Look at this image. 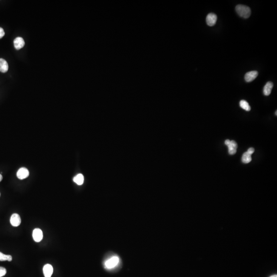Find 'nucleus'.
Segmentation results:
<instances>
[{
	"instance_id": "obj_12",
	"label": "nucleus",
	"mask_w": 277,
	"mask_h": 277,
	"mask_svg": "<svg viewBox=\"0 0 277 277\" xmlns=\"http://www.w3.org/2000/svg\"><path fill=\"white\" fill-rule=\"evenodd\" d=\"M8 67L6 61L3 59H0V71L3 73H6L8 71Z\"/></svg>"
},
{
	"instance_id": "obj_11",
	"label": "nucleus",
	"mask_w": 277,
	"mask_h": 277,
	"mask_svg": "<svg viewBox=\"0 0 277 277\" xmlns=\"http://www.w3.org/2000/svg\"><path fill=\"white\" fill-rule=\"evenodd\" d=\"M274 84L271 82H268L265 85L263 89V93L265 96H268L271 94Z\"/></svg>"
},
{
	"instance_id": "obj_13",
	"label": "nucleus",
	"mask_w": 277,
	"mask_h": 277,
	"mask_svg": "<svg viewBox=\"0 0 277 277\" xmlns=\"http://www.w3.org/2000/svg\"><path fill=\"white\" fill-rule=\"evenodd\" d=\"M73 181H74V182L76 183V184L77 185H81L83 184L84 181L83 175L81 173L78 174L76 176H74L73 179Z\"/></svg>"
},
{
	"instance_id": "obj_8",
	"label": "nucleus",
	"mask_w": 277,
	"mask_h": 277,
	"mask_svg": "<svg viewBox=\"0 0 277 277\" xmlns=\"http://www.w3.org/2000/svg\"><path fill=\"white\" fill-rule=\"evenodd\" d=\"M258 75V73L257 71H251L246 73L245 74V80L247 82H251L257 77Z\"/></svg>"
},
{
	"instance_id": "obj_17",
	"label": "nucleus",
	"mask_w": 277,
	"mask_h": 277,
	"mask_svg": "<svg viewBox=\"0 0 277 277\" xmlns=\"http://www.w3.org/2000/svg\"><path fill=\"white\" fill-rule=\"evenodd\" d=\"M6 269L3 267H0V277H2L6 274Z\"/></svg>"
},
{
	"instance_id": "obj_6",
	"label": "nucleus",
	"mask_w": 277,
	"mask_h": 277,
	"mask_svg": "<svg viewBox=\"0 0 277 277\" xmlns=\"http://www.w3.org/2000/svg\"><path fill=\"white\" fill-rule=\"evenodd\" d=\"M10 222L12 226L14 227L19 226L21 223L20 216L17 214H13L10 217Z\"/></svg>"
},
{
	"instance_id": "obj_18",
	"label": "nucleus",
	"mask_w": 277,
	"mask_h": 277,
	"mask_svg": "<svg viewBox=\"0 0 277 277\" xmlns=\"http://www.w3.org/2000/svg\"><path fill=\"white\" fill-rule=\"evenodd\" d=\"M4 35H5L4 30L3 28L0 27V39H1V38L3 37Z\"/></svg>"
},
{
	"instance_id": "obj_22",
	"label": "nucleus",
	"mask_w": 277,
	"mask_h": 277,
	"mask_svg": "<svg viewBox=\"0 0 277 277\" xmlns=\"http://www.w3.org/2000/svg\"><path fill=\"white\" fill-rule=\"evenodd\" d=\"M277 111H276V112H275V116H277Z\"/></svg>"
},
{
	"instance_id": "obj_10",
	"label": "nucleus",
	"mask_w": 277,
	"mask_h": 277,
	"mask_svg": "<svg viewBox=\"0 0 277 277\" xmlns=\"http://www.w3.org/2000/svg\"><path fill=\"white\" fill-rule=\"evenodd\" d=\"M44 275L45 277H51V275H53V266L49 264H47L44 265L43 267Z\"/></svg>"
},
{
	"instance_id": "obj_23",
	"label": "nucleus",
	"mask_w": 277,
	"mask_h": 277,
	"mask_svg": "<svg viewBox=\"0 0 277 277\" xmlns=\"http://www.w3.org/2000/svg\"><path fill=\"white\" fill-rule=\"evenodd\" d=\"M0 196H1V194H0Z\"/></svg>"
},
{
	"instance_id": "obj_3",
	"label": "nucleus",
	"mask_w": 277,
	"mask_h": 277,
	"mask_svg": "<svg viewBox=\"0 0 277 277\" xmlns=\"http://www.w3.org/2000/svg\"><path fill=\"white\" fill-rule=\"evenodd\" d=\"M119 262V258L117 256H113L105 262V267L107 269H112L116 267Z\"/></svg>"
},
{
	"instance_id": "obj_7",
	"label": "nucleus",
	"mask_w": 277,
	"mask_h": 277,
	"mask_svg": "<svg viewBox=\"0 0 277 277\" xmlns=\"http://www.w3.org/2000/svg\"><path fill=\"white\" fill-rule=\"evenodd\" d=\"M29 175H30L29 171L25 167H22L19 169L17 173L18 178L20 180H23L25 178H27L29 176Z\"/></svg>"
},
{
	"instance_id": "obj_19",
	"label": "nucleus",
	"mask_w": 277,
	"mask_h": 277,
	"mask_svg": "<svg viewBox=\"0 0 277 277\" xmlns=\"http://www.w3.org/2000/svg\"><path fill=\"white\" fill-rule=\"evenodd\" d=\"M254 152H255V149L254 148H252V147L249 148L247 150L248 152L251 154V155H252V153H254Z\"/></svg>"
},
{
	"instance_id": "obj_21",
	"label": "nucleus",
	"mask_w": 277,
	"mask_h": 277,
	"mask_svg": "<svg viewBox=\"0 0 277 277\" xmlns=\"http://www.w3.org/2000/svg\"><path fill=\"white\" fill-rule=\"evenodd\" d=\"M270 277H277V275H271Z\"/></svg>"
},
{
	"instance_id": "obj_4",
	"label": "nucleus",
	"mask_w": 277,
	"mask_h": 277,
	"mask_svg": "<svg viewBox=\"0 0 277 277\" xmlns=\"http://www.w3.org/2000/svg\"><path fill=\"white\" fill-rule=\"evenodd\" d=\"M33 237L34 241L39 242L43 239V234L42 230L39 228H36L33 231Z\"/></svg>"
},
{
	"instance_id": "obj_9",
	"label": "nucleus",
	"mask_w": 277,
	"mask_h": 277,
	"mask_svg": "<svg viewBox=\"0 0 277 277\" xmlns=\"http://www.w3.org/2000/svg\"><path fill=\"white\" fill-rule=\"evenodd\" d=\"M14 44L16 49H20L24 46L25 41L22 38L17 37L14 41Z\"/></svg>"
},
{
	"instance_id": "obj_5",
	"label": "nucleus",
	"mask_w": 277,
	"mask_h": 277,
	"mask_svg": "<svg viewBox=\"0 0 277 277\" xmlns=\"http://www.w3.org/2000/svg\"><path fill=\"white\" fill-rule=\"evenodd\" d=\"M217 20V16L213 13H211L206 17V23L209 26H213L215 25Z\"/></svg>"
},
{
	"instance_id": "obj_14",
	"label": "nucleus",
	"mask_w": 277,
	"mask_h": 277,
	"mask_svg": "<svg viewBox=\"0 0 277 277\" xmlns=\"http://www.w3.org/2000/svg\"><path fill=\"white\" fill-rule=\"evenodd\" d=\"M251 155L248 153L247 152H245L243 153L242 157V161L243 163L247 164L251 162Z\"/></svg>"
},
{
	"instance_id": "obj_16",
	"label": "nucleus",
	"mask_w": 277,
	"mask_h": 277,
	"mask_svg": "<svg viewBox=\"0 0 277 277\" xmlns=\"http://www.w3.org/2000/svg\"><path fill=\"white\" fill-rule=\"evenodd\" d=\"M13 260L12 256L10 255H6L3 254L2 252H0V261H11Z\"/></svg>"
},
{
	"instance_id": "obj_15",
	"label": "nucleus",
	"mask_w": 277,
	"mask_h": 277,
	"mask_svg": "<svg viewBox=\"0 0 277 277\" xmlns=\"http://www.w3.org/2000/svg\"><path fill=\"white\" fill-rule=\"evenodd\" d=\"M240 106L242 109H244L246 111H247V112H249L251 110V106H249L248 103L245 100H241L240 101Z\"/></svg>"
},
{
	"instance_id": "obj_20",
	"label": "nucleus",
	"mask_w": 277,
	"mask_h": 277,
	"mask_svg": "<svg viewBox=\"0 0 277 277\" xmlns=\"http://www.w3.org/2000/svg\"><path fill=\"white\" fill-rule=\"evenodd\" d=\"M2 179H3V176H2V175L0 174V182L2 181Z\"/></svg>"
},
{
	"instance_id": "obj_2",
	"label": "nucleus",
	"mask_w": 277,
	"mask_h": 277,
	"mask_svg": "<svg viewBox=\"0 0 277 277\" xmlns=\"http://www.w3.org/2000/svg\"><path fill=\"white\" fill-rule=\"evenodd\" d=\"M225 144L228 146V153L229 155H235L237 152L238 145L235 141H230L229 140H226L225 141Z\"/></svg>"
},
{
	"instance_id": "obj_1",
	"label": "nucleus",
	"mask_w": 277,
	"mask_h": 277,
	"mask_svg": "<svg viewBox=\"0 0 277 277\" xmlns=\"http://www.w3.org/2000/svg\"><path fill=\"white\" fill-rule=\"evenodd\" d=\"M235 11L240 17L245 19H247L251 16V8L246 5H237L235 7Z\"/></svg>"
}]
</instances>
